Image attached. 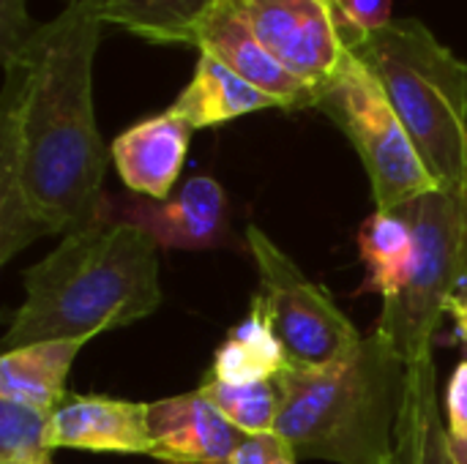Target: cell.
Listing matches in <instances>:
<instances>
[{
	"instance_id": "23",
	"label": "cell",
	"mask_w": 467,
	"mask_h": 464,
	"mask_svg": "<svg viewBox=\"0 0 467 464\" xmlns=\"http://www.w3.org/2000/svg\"><path fill=\"white\" fill-rule=\"evenodd\" d=\"M337 19L345 44H350L353 38H361L394 22L391 0H337Z\"/></svg>"
},
{
	"instance_id": "5",
	"label": "cell",
	"mask_w": 467,
	"mask_h": 464,
	"mask_svg": "<svg viewBox=\"0 0 467 464\" xmlns=\"http://www.w3.org/2000/svg\"><path fill=\"white\" fill-rule=\"evenodd\" d=\"M400 211L413 227V265L405 287L383 301L375 331L410 366L432 356L451 298L467 287V186H441Z\"/></svg>"
},
{
	"instance_id": "20",
	"label": "cell",
	"mask_w": 467,
	"mask_h": 464,
	"mask_svg": "<svg viewBox=\"0 0 467 464\" xmlns=\"http://www.w3.org/2000/svg\"><path fill=\"white\" fill-rule=\"evenodd\" d=\"M238 432L265 435L276 432L279 418V388L276 380L252 386H227L219 380H202L197 388Z\"/></svg>"
},
{
	"instance_id": "4",
	"label": "cell",
	"mask_w": 467,
	"mask_h": 464,
	"mask_svg": "<svg viewBox=\"0 0 467 464\" xmlns=\"http://www.w3.org/2000/svg\"><path fill=\"white\" fill-rule=\"evenodd\" d=\"M348 49L378 77L435 180L467 186L465 60L413 16L353 38Z\"/></svg>"
},
{
	"instance_id": "12",
	"label": "cell",
	"mask_w": 467,
	"mask_h": 464,
	"mask_svg": "<svg viewBox=\"0 0 467 464\" xmlns=\"http://www.w3.org/2000/svg\"><path fill=\"white\" fill-rule=\"evenodd\" d=\"M200 52L213 55L227 68H233L241 79L271 96L279 109L298 112V109H315L317 90L301 82L296 74H290L249 30L244 16L235 11L230 0H224L216 14L211 16L208 27L202 30V38L197 44Z\"/></svg>"
},
{
	"instance_id": "25",
	"label": "cell",
	"mask_w": 467,
	"mask_h": 464,
	"mask_svg": "<svg viewBox=\"0 0 467 464\" xmlns=\"http://www.w3.org/2000/svg\"><path fill=\"white\" fill-rule=\"evenodd\" d=\"M27 0H0V57H11L38 27L25 8Z\"/></svg>"
},
{
	"instance_id": "11",
	"label": "cell",
	"mask_w": 467,
	"mask_h": 464,
	"mask_svg": "<svg viewBox=\"0 0 467 464\" xmlns=\"http://www.w3.org/2000/svg\"><path fill=\"white\" fill-rule=\"evenodd\" d=\"M153 459L161 464H230L238 432L200 391L148 402Z\"/></svg>"
},
{
	"instance_id": "19",
	"label": "cell",
	"mask_w": 467,
	"mask_h": 464,
	"mask_svg": "<svg viewBox=\"0 0 467 464\" xmlns=\"http://www.w3.org/2000/svg\"><path fill=\"white\" fill-rule=\"evenodd\" d=\"M358 252L367 268L364 290L378 293L383 301L394 298L413 265V227L402 211H375L358 232Z\"/></svg>"
},
{
	"instance_id": "27",
	"label": "cell",
	"mask_w": 467,
	"mask_h": 464,
	"mask_svg": "<svg viewBox=\"0 0 467 464\" xmlns=\"http://www.w3.org/2000/svg\"><path fill=\"white\" fill-rule=\"evenodd\" d=\"M47 464H52V462H47Z\"/></svg>"
},
{
	"instance_id": "24",
	"label": "cell",
	"mask_w": 467,
	"mask_h": 464,
	"mask_svg": "<svg viewBox=\"0 0 467 464\" xmlns=\"http://www.w3.org/2000/svg\"><path fill=\"white\" fill-rule=\"evenodd\" d=\"M230 464H298L296 449L276 432L244 435Z\"/></svg>"
},
{
	"instance_id": "9",
	"label": "cell",
	"mask_w": 467,
	"mask_h": 464,
	"mask_svg": "<svg viewBox=\"0 0 467 464\" xmlns=\"http://www.w3.org/2000/svg\"><path fill=\"white\" fill-rule=\"evenodd\" d=\"M99 224H129L159 249H219L230 238V200L219 180L194 175L170 200L107 197Z\"/></svg>"
},
{
	"instance_id": "1",
	"label": "cell",
	"mask_w": 467,
	"mask_h": 464,
	"mask_svg": "<svg viewBox=\"0 0 467 464\" xmlns=\"http://www.w3.org/2000/svg\"><path fill=\"white\" fill-rule=\"evenodd\" d=\"M101 30L99 0H71L3 60L0 265L99 224L109 161L93 109Z\"/></svg>"
},
{
	"instance_id": "21",
	"label": "cell",
	"mask_w": 467,
	"mask_h": 464,
	"mask_svg": "<svg viewBox=\"0 0 467 464\" xmlns=\"http://www.w3.org/2000/svg\"><path fill=\"white\" fill-rule=\"evenodd\" d=\"M47 429H49L47 413L0 399V464L52 462Z\"/></svg>"
},
{
	"instance_id": "15",
	"label": "cell",
	"mask_w": 467,
	"mask_h": 464,
	"mask_svg": "<svg viewBox=\"0 0 467 464\" xmlns=\"http://www.w3.org/2000/svg\"><path fill=\"white\" fill-rule=\"evenodd\" d=\"M167 109L186 120L192 129H211L252 112L279 109V104L246 79H241L213 55L200 52L189 85Z\"/></svg>"
},
{
	"instance_id": "10",
	"label": "cell",
	"mask_w": 467,
	"mask_h": 464,
	"mask_svg": "<svg viewBox=\"0 0 467 464\" xmlns=\"http://www.w3.org/2000/svg\"><path fill=\"white\" fill-rule=\"evenodd\" d=\"M49 449L90 454H153L148 402L112 397H66L49 416Z\"/></svg>"
},
{
	"instance_id": "18",
	"label": "cell",
	"mask_w": 467,
	"mask_h": 464,
	"mask_svg": "<svg viewBox=\"0 0 467 464\" xmlns=\"http://www.w3.org/2000/svg\"><path fill=\"white\" fill-rule=\"evenodd\" d=\"M285 369V350L271 331L260 301L252 298L249 314L227 331L224 342L213 353V364L205 377L227 386H252L276 380Z\"/></svg>"
},
{
	"instance_id": "3",
	"label": "cell",
	"mask_w": 467,
	"mask_h": 464,
	"mask_svg": "<svg viewBox=\"0 0 467 464\" xmlns=\"http://www.w3.org/2000/svg\"><path fill=\"white\" fill-rule=\"evenodd\" d=\"M408 364L372 331L339 364L276 377L282 435L298 459L394 464Z\"/></svg>"
},
{
	"instance_id": "26",
	"label": "cell",
	"mask_w": 467,
	"mask_h": 464,
	"mask_svg": "<svg viewBox=\"0 0 467 464\" xmlns=\"http://www.w3.org/2000/svg\"><path fill=\"white\" fill-rule=\"evenodd\" d=\"M449 314L454 317L457 325V339L462 342V347L467 350V290H460L451 304H449Z\"/></svg>"
},
{
	"instance_id": "8",
	"label": "cell",
	"mask_w": 467,
	"mask_h": 464,
	"mask_svg": "<svg viewBox=\"0 0 467 464\" xmlns=\"http://www.w3.org/2000/svg\"><path fill=\"white\" fill-rule=\"evenodd\" d=\"M254 38L301 82L320 90L348 63L337 0H230Z\"/></svg>"
},
{
	"instance_id": "2",
	"label": "cell",
	"mask_w": 467,
	"mask_h": 464,
	"mask_svg": "<svg viewBox=\"0 0 467 464\" xmlns=\"http://www.w3.org/2000/svg\"><path fill=\"white\" fill-rule=\"evenodd\" d=\"M25 301L3 353L52 339H93L150 317L161 306L159 246L129 224H93L22 273Z\"/></svg>"
},
{
	"instance_id": "6",
	"label": "cell",
	"mask_w": 467,
	"mask_h": 464,
	"mask_svg": "<svg viewBox=\"0 0 467 464\" xmlns=\"http://www.w3.org/2000/svg\"><path fill=\"white\" fill-rule=\"evenodd\" d=\"M315 109L356 148L369 178L375 211H400L441 189L383 85L353 52L339 74L320 90Z\"/></svg>"
},
{
	"instance_id": "17",
	"label": "cell",
	"mask_w": 467,
	"mask_h": 464,
	"mask_svg": "<svg viewBox=\"0 0 467 464\" xmlns=\"http://www.w3.org/2000/svg\"><path fill=\"white\" fill-rule=\"evenodd\" d=\"M224 0H99L104 25L161 44L197 46L202 30Z\"/></svg>"
},
{
	"instance_id": "16",
	"label": "cell",
	"mask_w": 467,
	"mask_h": 464,
	"mask_svg": "<svg viewBox=\"0 0 467 464\" xmlns=\"http://www.w3.org/2000/svg\"><path fill=\"white\" fill-rule=\"evenodd\" d=\"M394 464H457L449 449L446 410L438 394V366L432 356L408 366Z\"/></svg>"
},
{
	"instance_id": "13",
	"label": "cell",
	"mask_w": 467,
	"mask_h": 464,
	"mask_svg": "<svg viewBox=\"0 0 467 464\" xmlns=\"http://www.w3.org/2000/svg\"><path fill=\"white\" fill-rule=\"evenodd\" d=\"M192 131L186 120L164 109L118 134L109 145V159L126 189L148 200H170L189 153Z\"/></svg>"
},
{
	"instance_id": "7",
	"label": "cell",
	"mask_w": 467,
	"mask_h": 464,
	"mask_svg": "<svg viewBox=\"0 0 467 464\" xmlns=\"http://www.w3.org/2000/svg\"><path fill=\"white\" fill-rule=\"evenodd\" d=\"M246 246L260 276L254 298L285 350L287 369L320 372L345 361L364 339L356 323L257 224L246 227Z\"/></svg>"
},
{
	"instance_id": "14",
	"label": "cell",
	"mask_w": 467,
	"mask_h": 464,
	"mask_svg": "<svg viewBox=\"0 0 467 464\" xmlns=\"http://www.w3.org/2000/svg\"><path fill=\"white\" fill-rule=\"evenodd\" d=\"M90 339L36 342L0 356V399L52 416L66 402V380Z\"/></svg>"
},
{
	"instance_id": "22",
	"label": "cell",
	"mask_w": 467,
	"mask_h": 464,
	"mask_svg": "<svg viewBox=\"0 0 467 464\" xmlns=\"http://www.w3.org/2000/svg\"><path fill=\"white\" fill-rule=\"evenodd\" d=\"M443 410L451 457L457 464H467V361H460L449 377Z\"/></svg>"
}]
</instances>
